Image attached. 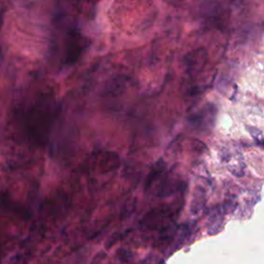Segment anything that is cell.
I'll list each match as a JSON object with an SVG mask.
<instances>
[{
  "label": "cell",
  "mask_w": 264,
  "mask_h": 264,
  "mask_svg": "<svg viewBox=\"0 0 264 264\" xmlns=\"http://www.w3.org/2000/svg\"><path fill=\"white\" fill-rule=\"evenodd\" d=\"M224 222V212L220 207L216 208L215 212L210 215L207 223V230L210 235H217L223 227Z\"/></svg>",
  "instance_id": "1"
}]
</instances>
